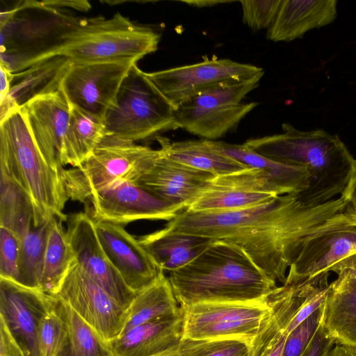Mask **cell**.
Listing matches in <instances>:
<instances>
[{"mask_svg":"<svg viewBox=\"0 0 356 356\" xmlns=\"http://www.w3.org/2000/svg\"><path fill=\"white\" fill-rule=\"evenodd\" d=\"M56 298L67 327L65 339L56 356H114L99 334L67 303Z\"/></svg>","mask_w":356,"mask_h":356,"instance_id":"obj_32","label":"cell"},{"mask_svg":"<svg viewBox=\"0 0 356 356\" xmlns=\"http://www.w3.org/2000/svg\"><path fill=\"white\" fill-rule=\"evenodd\" d=\"M182 2L194 7H209L213 6L220 3H231L232 1H212V0H197V1H182Z\"/></svg>","mask_w":356,"mask_h":356,"instance_id":"obj_47","label":"cell"},{"mask_svg":"<svg viewBox=\"0 0 356 356\" xmlns=\"http://www.w3.org/2000/svg\"><path fill=\"white\" fill-rule=\"evenodd\" d=\"M350 207L340 197L309 204L300 193L279 195L264 204L222 212L184 209L165 225L172 232L232 243L275 282L284 284L304 240Z\"/></svg>","mask_w":356,"mask_h":356,"instance_id":"obj_1","label":"cell"},{"mask_svg":"<svg viewBox=\"0 0 356 356\" xmlns=\"http://www.w3.org/2000/svg\"><path fill=\"white\" fill-rule=\"evenodd\" d=\"M325 302L288 334L281 356L302 355L324 319Z\"/></svg>","mask_w":356,"mask_h":356,"instance_id":"obj_36","label":"cell"},{"mask_svg":"<svg viewBox=\"0 0 356 356\" xmlns=\"http://www.w3.org/2000/svg\"><path fill=\"white\" fill-rule=\"evenodd\" d=\"M277 196L279 195L248 191L213 179L186 209L195 212L237 211L264 204Z\"/></svg>","mask_w":356,"mask_h":356,"instance_id":"obj_31","label":"cell"},{"mask_svg":"<svg viewBox=\"0 0 356 356\" xmlns=\"http://www.w3.org/2000/svg\"><path fill=\"white\" fill-rule=\"evenodd\" d=\"M264 74V70L255 65L216 58L147 72L149 79L175 109L218 83L229 80H246Z\"/></svg>","mask_w":356,"mask_h":356,"instance_id":"obj_10","label":"cell"},{"mask_svg":"<svg viewBox=\"0 0 356 356\" xmlns=\"http://www.w3.org/2000/svg\"><path fill=\"white\" fill-rule=\"evenodd\" d=\"M159 153V149L104 135L79 166L65 170L67 197L86 203L95 192L115 181H136Z\"/></svg>","mask_w":356,"mask_h":356,"instance_id":"obj_7","label":"cell"},{"mask_svg":"<svg viewBox=\"0 0 356 356\" xmlns=\"http://www.w3.org/2000/svg\"><path fill=\"white\" fill-rule=\"evenodd\" d=\"M163 152L172 160L211 174L215 177L231 175L250 168L222 153L213 140H197L170 142L156 136Z\"/></svg>","mask_w":356,"mask_h":356,"instance_id":"obj_26","label":"cell"},{"mask_svg":"<svg viewBox=\"0 0 356 356\" xmlns=\"http://www.w3.org/2000/svg\"><path fill=\"white\" fill-rule=\"evenodd\" d=\"M262 76L218 83L181 104L175 109L179 128L205 140L224 136L258 105L242 99L259 86Z\"/></svg>","mask_w":356,"mask_h":356,"instance_id":"obj_8","label":"cell"},{"mask_svg":"<svg viewBox=\"0 0 356 356\" xmlns=\"http://www.w3.org/2000/svg\"><path fill=\"white\" fill-rule=\"evenodd\" d=\"M337 3V0H282L267 38L273 42L301 38L308 31L332 23Z\"/></svg>","mask_w":356,"mask_h":356,"instance_id":"obj_23","label":"cell"},{"mask_svg":"<svg viewBox=\"0 0 356 356\" xmlns=\"http://www.w3.org/2000/svg\"><path fill=\"white\" fill-rule=\"evenodd\" d=\"M340 196L345 198L356 212V159L348 184Z\"/></svg>","mask_w":356,"mask_h":356,"instance_id":"obj_45","label":"cell"},{"mask_svg":"<svg viewBox=\"0 0 356 356\" xmlns=\"http://www.w3.org/2000/svg\"><path fill=\"white\" fill-rule=\"evenodd\" d=\"M282 0H242L243 22L252 30L269 29Z\"/></svg>","mask_w":356,"mask_h":356,"instance_id":"obj_37","label":"cell"},{"mask_svg":"<svg viewBox=\"0 0 356 356\" xmlns=\"http://www.w3.org/2000/svg\"><path fill=\"white\" fill-rule=\"evenodd\" d=\"M21 238L0 226V277L17 281Z\"/></svg>","mask_w":356,"mask_h":356,"instance_id":"obj_38","label":"cell"},{"mask_svg":"<svg viewBox=\"0 0 356 356\" xmlns=\"http://www.w3.org/2000/svg\"><path fill=\"white\" fill-rule=\"evenodd\" d=\"M95 221L124 226L140 220L170 221L185 209L155 196L135 181H118L95 192L87 202Z\"/></svg>","mask_w":356,"mask_h":356,"instance_id":"obj_12","label":"cell"},{"mask_svg":"<svg viewBox=\"0 0 356 356\" xmlns=\"http://www.w3.org/2000/svg\"><path fill=\"white\" fill-rule=\"evenodd\" d=\"M159 151L152 164L135 182L159 198L186 209L215 177L172 160L161 149Z\"/></svg>","mask_w":356,"mask_h":356,"instance_id":"obj_19","label":"cell"},{"mask_svg":"<svg viewBox=\"0 0 356 356\" xmlns=\"http://www.w3.org/2000/svg\"><path fill=\"white\" fill-rule=\"evenodd\" d=\"M282 134L251 138L244 143L275 161L305 168L310 175L307 190L300 193L309 204L326 202L343 192L355 161L337 135L323 130L300 131L289 123Z\"/></svg>","mask_w":356,"mask_h":356,"instance_id":"obj_3","label":"cell"},{"mask_svg":"<svg viewBox=\"0 0 356 356\" xmlns=\"http://www.w3.org/2000/svg\"><path fill=\"white\" fill-rule=\"evenodd\" d=\"M49 222L33 227L21 237L17 282L40 289Z\"/></svg>","mask_w":356,"mask_h":356,"instance_id":"obj_34","label":"cell"},{"mask_svg":"<svg viewBox=\"0 0 356 356\" xmlns=\"http://www.w3.org/2000/svg\"><path fill=\"white\" fill-rule=\"evenodd\" d=\"M159 40L152 29L136 24L120 13L110 18L77 19L41 60L63 56L74 63L137 64L156 51Z\"/></svg>","mask_w":356,"mask_h":356,"instance_id":"obj_5","label":"cell"},{"mask_svg":"<svg viewBox=\"0 0 356 356\" xmlns=\"http://www.w3.org/2000/svg\"><path fill=\"white\" fill-rule=\"evenodd\" d=\"M213 141L214 145L225 154L248 168L261 170L283 195L300 193L309 186L310 175L304 167L275 161L256 152L245 143L238 145Z\"/></svg>","mask_w":356,"mask_h":356,"instance_id":"obj_27","label":"cell"},{"mask_svg":"<svg viewBox=\"0 0 356 356\" xmlns=\"http://www.w3.org/2000/svg\"><path fill=\"white\" fill-rule=\"evenodd\" d=\"M13 78V73L0 63V102L8 94Z\"/></svg>","mask_w":356,"mask_h":356,"instance_id":"obj_46","label":"cell"},{"mask_svg":"<svg viewBox=\"0 0 356 356\" xmlns=\"http://www.w3.org/2000/svg\"><path fill=\"white\" fill-rule=\"evenodd\" d=\"M54 296L67 303L107 343L122 332L127 309L89 277L76 260Z\"/></svg>","mask_w":356,"mask_h":356,"instance_id":"obj_11","label":"cell"},{"mask_svg":"<svg viewBox=\"0 0 356 356\" xmlns=\"http://www.w3.org/2000/svg\"><path fill=\"white\" fill-rule=\"evenodd\" d=\"M96 231L109 261L136 293L152 284L162 272L152 257L124 226L96 222Z\"/></svg>","mask_w":356,"mask_h":356,"instance_id":"obj_18","label":"cell"},{"mask_svg":"<svg viewBox=\"0 0 356 356\" xmlns=\"http://www.w3.org/2000/svg\"><path fill=\"white\" fill-rule=\"evenodd\" d=\"M330 271L337 275L343 274L356 280V253H354L342 259L335 264Z\"/></svg>","mask_w":356,"mask_h":356,"instance_id":"obj_43","label":"cell"},{"mask_svg":"<svg viewBox=\"0 0 356 356\" xmlns=\"http://www.w3.org/2000/svg\"><path fill=\"white\" fill-rule=\"evenodd\" d=\"M356 253V212L350 205L312 233L289 269L286 278L304 279L330 272L335 264Z\"/></svg>","mask_w":356,"mask_h":356,"instance_id":"obj_13","label":"cell"},{"mask_svg":"<svg viewBox=\"0 0 356 356\" xmlns=\"http://www.w3.org/2000/svg\"><path fill=\"white\" fill-rule=\"evenodd\" d=\"M104 135L136 143L179 128L175 109L134 64L104 118Z\"/></svg>","mask_w":356,"mask_h":356,"instance_id":"obj_6","label":"cell"},{"mask_svg":"<svg viewBox=\"0 0 356 356\" xmlns=\"http://www.w3.org/2000/svg\"><path fill=\"white\" fill-rule=\"evenodd\" d=\"M0 356H26L4 323L1 321Z\"/></svg>","mask_w":356,"mask_h":356,"instance_id":"obj_41","label":"cell"},{"mask_svg":"<svg viewBox=\"0 0 356 356\" xmlns=\"http://www.w3.org/2000/svg\"><path fill=\"white\" fill-rule=\"evenodd\" d=\"M181 307L200 302H244L266 298L277 286L237 245L213 241L168 277Z\"/></svg>","mask_w":356,"mask_h":356,"instance_id":"obj_2","label":"cell"},{"mask_svg":"<svg viewBox=\"0 0 356 356\" xmlns=\"http://www.w3.org/2000/svg\"><path fill=\"white\" fill-rule=\"evenodd\" d=\"M63 221H49L40 290L51 296L56 293L63 278L76 260Z\"/></svg>","mask_w":356,"mask_h":356,"instance_id":"obj_30","label":"cell"},{"mask_svg":"<svg viewBox=\"0 0 356 356\" xmlns=\"http://www.w3.org/2000/svg\"><path fill=\"white\" fill-rule=\"evenodd\" d=\"M70 114L65 136L60 163L79 166L104 136V120L70 104Z\"/></svg>","mask_w":356,"mask_h":356,"instance_id":"obj_29","label":"cell"},{"mask_svg":"<svg viewBox=\"0 0 356 356\" xmlns=\"http://www.w3.org/2000/svg\"><path fill=\"white\" fill-rule=\"evenodd\" d=\"M66 332V323L55 297L54 305L43 316L39 326L40 355L56 356L64 342Z\"/></svg>","mask_w":356,"mask_h":356,"instance_id":"obj_35","label":"cell"},{"mask_svg":"<svg viewBox=\"0 0 356 356\" xmlns=\"http://www.w3.org/2000/svg\"><path fill=\"white\" fill-rule=\"evenodd\" d=\"M324 326L335 344L356 348V280L339 274L330 284Z\"/></svg>","mask_w":356,"mask_h":356,"instance_id":"obj_25","label":"cell"},{"mask_svg":"<svg viewBox=\"0 0 356 356\" xmlns=\"http://www.w3.org/2000/svg\"><path fill=\"white\" fill-rule=\"evenodd\" d=\"M162 271L178 270L201 254L213 240L166 227L138 238Z\"/></svg>","mask_w":356,"mask_h":356,"instance_id":"obj_24","label":"cell"},{"mask_svg":"<svg viewBox=\"0 0 356 356\" xmlns=\"http://www.w3.org/2000/svg\"><path fill=\"white\" fill-rule=\"evenodd\" d=\"M20 108L40 150L51 161L61 164L70 114V103L61 90L35 97Z\"/></svg>","mask_w":356,"mask_h":356,"instance_id":"obj_20","label":"cell"},{"mask_svg":"<svg viewBox=\"0 0 356 356\" xmlns=\"http://www.w3.org/2000/svg\"><path fill=\"white\" fill-rule=\"evenodd\" d=\"M181 308L183 340L236 339L250 344L270 306L267 296L252 301L200 302Z\"/></svg>","mask_w":356,"mask_h":356,"instance_id":"obj_9","label":"cell"},{"mask_svg":"<svg viewBox=\"0 0 356 356\" xmlns=\"http://www.w3.org/2000/svg\"><path fill=\"white\" fill-rule=\"evenodd\" d=\"M184 316L143 323L108 342L114 356H155L175 349L183 341Z\"/></svg>","mask_w":356,"mask_h":356,"instance_id":"obj_22","label":"cell"},{"mask_svg":"<svg viewBox=\"0 0 356 356\" xmlns=\"http://www.w3.org/2000/svg\"><path fill=\"white\" fill-rule=\"evenodd\" d=\"M65 170L40 150L21 108L0 120V173L11 179L29 198L34 227L53 218L66 221L63 210L69 198Z\"/></svg>","mask_w":356,"mask_h":356,"instance_id":"obj_4","label":"cell"},{"mask_svg":"<svg viewBox=\"0 0 356 356\" xmlns=\"http://www.w3.org/2000/svg\"><path fill=\"white\" fill-rule=\"evenodd\" d=\"M181 312L169 278L162 271L152 284L136 293L127 310L122 332L143 323L177 316Z\"/></svg>","mask_w":356,"mask_h":356,"instance_id":"obj_28","label":"cell"},{"mask_svg":"<svg viewBox=\"0 0 356 356\" xmlns=\"http://www.w3.org/2000/svg\"><path fill=\"white\" fill-rule=\"evenodd\" d=\"M55 297L44 291L0 277V321L26 356H40L38 329Z\"/></svg>","mask_w":356,"mask_h":356,"instance_id":"obj_16","label":"cell"},{"mask_svg":"<svg viewBox=\"0 0 356 356\" xmlns=\"http://www.w3.org/2000/svg\"><path fill=\"white\" fill-rule=\"evenodd\" d=\"M67 234L76 261L83 271L127 310L136 293L123 281L99 240L95 220L87 211L67 215Z\"/></svg>","mask_w":356,"mask_h":356,"instance_id":"obj_15","label":"cell"},{"mask_svg":"<svg viewBox=\"0 0 356 356\" xmlns=\"http://www.w3.org/2000/svg\"><path fill=\"white\" fill-rule=\"evenodd\" d=\"M334 346V340L325 330L323 319L301 356H329Z\"/></svg>","mask_w":356,"mask_h":356,"instance_id":"obj_40","label":"cell"},{"mask_svg":"<svg viewBox=\"0 0 356 356\" xmlns=\"http://www.w3.org/2000/svg\"><path fill=\"white\" fill-rule=\"evenodd\" d=\"M249 343L236 339L202 341L193 356H248Z\"/></svg>","mask_w":356,"mask_h":356,"instance_id":"obj_39","label":"cell"},{"mask_svg":"<svg viewBox=\"0 0 356 356\" xmlns=\"http://www.w3.org/2000/svg\"><path fill=\"white\" fill-rule=\"evenodd\" d=\"M0 226L21 238L33 227L31 202L17 184L2 173H0Z\"/></svg>","mask_w":356,"mask_h":356,"instance_id":"obj_33","label":"cell"},{"mask_svg":"<svg viewBox=\"0 0 356 356\" xmlns=\"http://www.w3.org/2000/svg\"><path fill=\"white\" fill-rule=\"evenodd\" d=\"M318 276L285 281L268 296L270 309L249 344L248 356H281L286 330L307 298L322 283Z\"/></svg>","mask_w":356,"mask_h":356,"instance_id":"obj_17","label":"cell"},{"mask_svg":"<svg viewBox=\"0 0 356 356\" xmlns=\"http://www.w3.org/2000/svg\"><path fill=\"white\" fill-rule=\"evenodd\" d=\"M46 8L60 10V8H70L81 12H87L91 8L89 1L86 0H54L40 1Z\"/></svg>","mask_w":356,"mask_h":356,"instance_id":"obj_42","label":"cell"},{"mask_svg":"<svg viewBox=\"0 0 356 356\" xmlns=\"http://www.w3.org/2000/svg\"><path fill=\"white\" fill-rule=\"evenodd\" d=\"M202 341L184 339L179 347L155 356H193Z\"/></svg>","mask_w":356,"mask_h":356,"instance_id":"obj_44","label":"cell"},{"mask_svg":"<svg viewBox=\"0 0 356 356\" xmlns=\"http://www.w3.org/2000/svg\"><path fill=\"white\" fill-rule=\"evenodd\" d=\"M71 63L67 57L55 56L13 74L9 92L0 102V120L35 97L60 90Z\"/></svg>","mask_w":356,"mask_h":356,"instance_id":"obj_21","label":"cell"},{"mask_svg":"<svg viewBox=\"0 0 356 356\" xmlns=\"http://www.w3.org/2000/svg\"><path fill=\"white\" fill-rule=\"evenodd\" d=\"M134 65V64H133ZM132 64L72 62L60 90L68 102L104 120Z\"/></svg>","mask_w":356,"mask_h":356,"instance_id":"obj_14","label":"cell"}]
</instances>
